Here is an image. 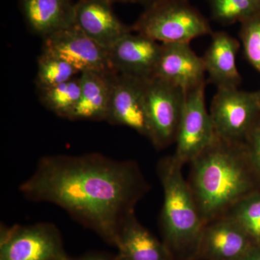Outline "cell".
Masks as SVG:
<instances>
[{
    "mask_svg": "<svg viewBox=\"0 0 260 260\" xmlns=\"http://www.w3.org/2000/svg\"><path fill=\"white\" fill-rule=\"evenodd\" d=\"M161 44L142 34H126L108 49L113 71L138 79L153 78Z\"/></svg>",
    "mask_w": 260,
    "mask_h": 260,
    "instance_id": "cell-12",
    "label": "cell"
},
{
    "mask_svg": "<svg viewBox=\"0 0 260 260\" xmlns=\"http://www.w3.org/2000/svg\"><path fill=\"white\" fill-rule=\"evenodd\" d=\"M214 20L232 25L260 15V0H208Z\"/></svg>",
    "mask_w": 260,
    "mask_h": 260,
    "instance_id": "cell-21",
    "label": "cell"
},
{
    "mask_svg": "<svg viewBox=\"0 0 260 260\" xmlns=\"http://www.w3.org/2000/svg\"><path fill=\"white\" fill-rule=\"evenodd\" d=\"M252 247L242 228L224 215L205 224L198 260H241Z\"/></svg>",
    "mask_w": 260,
    "mask_h": 260,
    "instance_id": "cell-14",
    "label": "cell"
},
{
    "mask_svg": "<svg viewBox=\"0 0 260 260\" xmlns=\"http://www.w3.org/2000/svg\"><path fill=\"white\" fill-rule=\"evenodd\" d=\"M240 44L226 32H213L209 47L203 56L210 82L217 88H238L242 77L237 66Z\"/></svg>",
    "mask_w": 260,
    "mask_h": 260,
    "instance_id": "cell-15",
    "label": "cell"
},
{
    "mask_svg": "<svg viewBox=\"0 0 260 260\" xmlns=\"http://www.w3.org/2000/svg\"><path fill=\"white\" fill-rule=\"evenodd\" d=\"M66 260H114V259H111L107 256L103 255V254H94L84 256L83 257H80L78 259H70L68 257Z\"/></svg>",
    "mask_w": 260,
    "mask_h": 260,
    "instance_id": "cell-25",
    "label": "cell"
},
{
    "mask_svg": "<svg viewBox=\"0 0 260 260\" xmlns=\"http://www.w3.org/2000/svg\"><path fill=\"white\" fill-rule=\"evenodd\" d=\"M79 75V72L69 63L43 50L38 59L36 84L41 90L64 83Z\"/></svg>",
    "mask_w": 260,
    "mask_h": 260,
    "instance_id": "cell-20",
    "label": "cell"
},
{
    "mask_svg": "<svg viewBox=\"0 0 260 260\" xmlns=\"http://www.w3.org/2000/svg\"><path fill=\"white\" fill-rule=\"evenodd\" d=\"M183 166L174 155L158 162L157 170L164 190L160 227L164 243L174 260H198L205 224L183 176Z\"/></svg>",
    "mask_w": 260,
    "mask_h": 260,
    "instance_id": "cell-3",
    "label": "cell"
},
{
    "mask_svg": "<svg viewBox=\"0 0 260 260\" xmlns=\"http://www.w3.org/2000/svg\"><path fill=\"white\" fill-rule=\"evenodd\" d=\"M66 256L60 233L52 224L2 226L0 260H61Z\"/></svg>",
    "mask_w": 260,
    "mask_h": 260,
    "instance_id": "cell-6",
    "label": "cell"
},
{
    "mask_svg": "<svg viewBox=\"0 0 260 260\" xmlns=\"http://www.w3.org/2000/svg\"><path fill=\"white\" fill-rule=\"evenodd\" d=\"M155 1V0H131V3H140V4L145 5L147 7Z\"/></svg>",
    "mask_w": 260,
    "mask_h": 260,
    "instance_id": "cell-27",
    "label": "cell"
},
{
    "mask_svg": "<svg viewBox=\"0 0 260 260\" xmlns=\"http://www.w3.org/2000/svg\"><path fill=\"white\" fill-rule=\"evenodd\" d=\"M43 39V50L69 63L80 74L85 72H114L109 64L107 50L75 25Z\"/></svg>",
    "mask_w": 260,
    "mask_h": 260,
    "instance_id": "cell-9",
    "label": "cell"
},
{
    "mask_svg": "<svg viewBox=\"0 0 260 260\" xmlns=\"http://www.w3.org/2000/svg\"><path fill=\"white\" fill-rule=\"evenodd\" d=\"M133 31L161 43H190L213 30L189 0H155L147 6Z\"/></svg>",
    "mask_w": 260,
    "mask_h": 260,
    "instance_id": "cell-4",
    "label": "cell"
},
{
    "mask_svg": "<svg viewBox=\"0 0 260 260\" xmlns=\"http://www.w3.org/2000/svg\"><path fill=\"white\" fill-rule=\"evenodd\" d=\"M21 1H22V0H21Z\"/></svg>",
    "mask_w": 260,
    "mask_h": 260,
    "instance_id": "cell-31",
    "label": "cell"
},
{
    "mask_svg": "<svg viewBox=\"0 0 260 260\" xmlns=\"http://www.w3.org/2000/svg\"><path fill=\"white\" fill-rule=\"evenodd\" d=\"M246 141L248 150L251 160L256 164V167L260 169V120L256 121L248 135Z\"/></svg>",
    "mask_w": 260,
    "mask_h": 260,
    "instance_id": "cell-24",
    "label": "cell"
},
{
    "mask_svg": "<svg viewBox=\"0 0 260 260\" xmlns=\"http://www.w3.org/2000/svg\"><path fill=\"white\" fill-rule=\"evenodd\" d=\"M240 38L246 59L260 73V15L242 23Z\"/></svg>",
    "mask_w": 260,
    "mask_h": 260,
    "instance_id": "cell-23",
    "label": "cell"
},
{
    "mask_svg": "<svg viewBox=\"0 0 260 260\" xmlns=\"http://www.w3.org/2000/svg\"><path fill=\"white\" fill-rule=\"evenodd\" d=\"M215 135L234 143L245 142L260 113L254 93L219 88L210 106Z\"/></svg>",
    "mask_w": 260,
    "mask_h": 260,
    "instance_id": "cell-7",
    "label": "cell"
},
{
    "mask_svg": "<svg viewBox=\"0 0 260 260\" xmlns=\"http://www.w3.org/2000/svg\"><path fill=\"white\" fill-rule=\"evenodd\" d=\"M253 162L245 142L225 141L218 137L191 162L188 182L205 225L224 216L252 194Z\"/></svg>",
    "mask_w": 260,
    "mask_h": 260,
    "instance_id": "cell-2",
    "label": "cell"
},
{
    "mask_svg": "<svg viewBox=\"0 0 260 260\" xmlns=\"http://www.w3.org/2000/svg\"><path fill=\"white\" fill-rule=\"evenodd\" d=\"M185 91L156 78L145 80V101L149 140L157 149L176 141Z\"/></svg>",
    "mask_w": 260,
    "mask_h": 260,
    "instance_id": "cell-5",
    "label": "cell"
},
{
    "mask_svg": "<svg viewBox=\"0 0 260 260\" xmlns=\"http://www.w3.org/2000/svg\"><path fill=\"white\" fill-rule=\"evenodd\" d=\"M145 80L115 73L107 121L114 125L127 126L149 139Z\"/></svg>",
    "mask_w": 260,
    "mask_h": 260,
    "instance_id": "cell-10",
    "label": "cell"
},
{
    "mask_svg": "<svg viewBox=\"0 0 260 260\" xmlns=\"http://www.w3.org/2000/svg\"><path fill=\"white\" fill-rule=\"evenodd\" d=\"M254 96L256 101V104H257L258 107H259L260 110V90L257 92H254Z\"/></svg>",
    "mask_w": 260,
    "mask_h": 260,
    "instance_id": "cell-29",
    "label": "cell"
},
{
    "mask_svg": "<svg viewBox=\"0 0 260 260\" xmlns=\"http://www.w3.org/2000/svg\"><path fill=\"white\" fill-rule=\"evenodd\" d=\"M19 190L30 201L59 206L114 246L149 184L136 162L93 153L42 157Z\"/></svg>",
    "mask_w": 260,
    "mask_h": 260,
    "instance_id": "cell-1",
    "label": "cell"
},
{
    "mask_svg": "<svg viewBox=\"0 0 260 260\" xmlns=\"http://www.w3.org/2000/svg\"><path fill=\"white\" fill-rule=\"evenodd\" d=\"M75 25L106 50L133 32L106 0H79L75 5Z\"/></svg>",
    "mask_w": 260,
    "mask_h": 260,
    "instance_id": "cell-13",
    "label": "cell"
},
{
    "mask_svg": "<svg viewBox=\"0 0 260 260\" xmlns=\"http://www.w3.org/2000/svg\"><path fill=\"white\" fill-rule=\"evenodd\" d=\"M241 260H260V252L252 247Z\"/></svg>",
    "mask_w": 260,
    "mask_h": 260,
    "instance_id": "cell-26",
    "label": "cell"
},
{
    "mask_svg": "<svg viewBox=\"0 0 260 260\" xmlns=\"http://www.w3.org/2000/svg\"><path fill=\"white\" fill-rule=\"evenodd\" d=\"M106 1L109 2V3H112V4H114V3H131V0H106Z\"/></svg>",
    "mask_w": 260,
    "mask_h": 260,
    "instance_id": "cell-28",
    "label": "cell"
},
{
    "mask_svg": "<svg viewBox=\"0 0 260 260\" xmlns=\"http://www.w3.org/2000/svg\"><path fill=\"white\" fill-rule=\"evenodd\" d=\"M115 72L80 74L81 93L70 121H107Z\"/></svg>",
    "mask_w": 260,
    "mask_h": 260,
    "instance_id": "cell-17",
    "label": "cell"
},
{
    "mask_svg": "<svg viewBox=\"0 0 260 260\" xmlns=\"http://www.w3.org/2000/svg\"><path fill=\"white\" fill-rule=\"evenodd\" d=\"M114 246L118 249L114 260H174L166 244L140 223L135 213L124 220Z\"/></svg>",
    "mask_w": 260,
    "mask_h": 260,
    "instance_id": "cell-16",
    "label": "cell"
},
{
    "mask_svg": "<svg viewBox=\"0 0 260 260\" xmlns=\"http://www.w3.org/2000/svg\"><path fill=\"white\" fill-rule=\"evenodd\" d=\"M67 258H68V256H66V257L64 258V259H61V260H66Z\"/></svg>",
    "mask_w": 260,
    "mask_h": 260,
    "instance_id": "cell-30",
    "label": "cell"
},
{
    "mask_svg": "<svg viewBox=\"0 0 260 260\" xmlns=\"http://www.w3.org/2000/svg\"><path fill=\"white\" fill-rule=\"evenodd\" d=\"M39 90V99L44 107L56 116L69 119L80 100V75L55 86Z\"/></svg>",
    "mask_w": 260,
    "mask_h": 260,
    "instance_id": "cell-19",
    "label": "cell"
},
{
    "mask_svg": "<svg viewBox=\"0 0 260 260\" xmlns=\"http://www.w3.org/2000/svg\"><path fill=\"white\" fill-rule=\"evenodd\" d=\"M203 57L191 49L190 43H161L153 78L188 91L205 83Z\"/></svg>",
    "mask_w": 260,
    "mask_h": 260,
    "instance_id": "cell-11",
    "label": "cell"
},
{
    "mask_svg": "<svg viewBox=\"0 0 260 260\" xmlns=\"http://www.w3.org/2000/svg\"><path fill=\"white\" fill-rule=\"evenodd\" d=\"M205 85L185 92L184 107L176 138L174 157L182 164L191 162L215 139L210 113L205 106Z\"/></svg>",
    "mask_w": 260,
    "mask_h": 260,
    "instance_id": "cell-8",
    "label": "cell"
},
{
    "mask_svg": "<svg viewBox=\"0 0 260 260\" xmlns=\"http://www.w3.org/2000/svg\"><path fill=\"white\" fill-rule=\"evenodd\" d=\"M225 215L242 228L251 242L260 244V195H249L232 207Z\"/></svg>",
    "mask_w": 260,
    "mask_h": 260,
    "instance_id": "cell-22",
    "label": "cell"
},
{
    "mask_svg": "<svg viewBox=\"0 0 260 260\" xmlns=\"http://www.w3.org/2000/svg\"><path fill=\"white\" fill-rule=\"evenodd\" d=\"M25 20L43 39L75 25L72 0H22Z\"/></svg>",
    "mask_w": 260,
    "mask_h": 260,
    "instance_id": "cell-18",
    "label": "cell"
}]
</instances>
